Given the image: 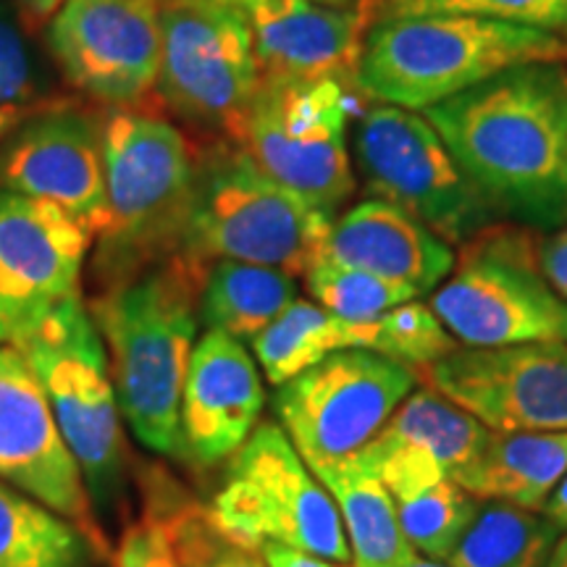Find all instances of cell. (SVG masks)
I'll return each mask as SVG.
<instances>
[{
  "instance_id": "cell-1",
  "label": "cell",
  "mask_w": 567,
  "mask_h": 567,
  "mask_svg": "<svg viewBox=\"0 0 567 567\" xmlns=\"http://www.w3.org/2000/svg\"><path fill=\"white\" fill-rule=\"evenodd\" d=\"M423 116L502 221L567 226V71L523 63Z\"/></svg>"
},
{
  "instance_id": "cell-2",
  "label": "cell",
  "mask_w": 567,
  "mask_h": 567,
  "mask_svg": "<svg viewBox=\"0 0 567 567\" xmlns=\"http://www.w3.org/2000/svg\"><path fill=\"white\" fill-rule=\"evenodd\" d=\"M203 279V268L176 252L109 284L90 302L118 410L155 455L184 460L182 392L200 323Z\"/></svg>"
},
{
  "instance_id": "cell-3",
  "label": "cell",
  "mask_w": 567,
  "mask_h": 567,
  "mask_svg": "<svg viewBox=\"0 0 567 567\" xmlns=\"http://www.w3.org/2000/svg\"><path fill=\"white\" fill-rule=\"evenodd\" d=\"M542 61H567V40L471 13H373L354 87L384 105L423 113L499 71Z\"/></svg>"
},
{
  "instance_id": "cell-4",
  "label": "cell",
  "mask_w": 567,
  "mask_h": 567,
  "mask_svg": "<svg viewBox=\"0 0 567 567\" xmlns=\"http://www.w3.org/2000/svg\"><path fill=\"white\" fill-rule=\"evenodd\" d=\"M105 221L97 231L95 271L105 281L179 252L197 155L166 118L113 109L101 118Z\"/></svg>"
},
{
  "instance_id": "cell-5",
  "label": "cell",
  "mask_w": 567,
  "mask_h": 567,
  "mask_svg": "<svg viewBox=\"0 0 567 567\" xmlns=\"http://www.w3.org/2000/svg\"><path fill=\"white\" fill-rule=\"evenodd\" d=\"M334 218L274 182L234 142L197 155L179 255L208 271L239 260L305 276L326 255Z\"/></svg>"
},
{
  "instance_id": "cell-6",
  "label": "cell",
  "mask_w": 567,
  "mask_h": 567,
  "mask_svg": "<svg viewBox=\"0 0 567 567\" xmlns=\"http://www.w3.org/2000/svg\"><path fill=\"white\" fill-rule=\"evenodd\" d=\"M216 526L243 547L284 544L352 567L342 515L279 423H260L229 457L208 507Z\"/></svg>"
},
{
  "instance_id": "cell-7",
  "label": "cell",
  "mask_w": 567,
  "mask_h": 567,
  "mask_svg": "<svg viewBox=\"0 0 567 567\" xmlns=\"http://www.w3.org/2000/svg\"><path fill=\"white\" fill-rule=\"evenodd\" d=\"M17 350L51 402L90 499L101 505L122 473V410L105 342L82 292L61 302Z\"/></svg>"
},
{
  "instance_id": "cell-8",
  "label": "cell",
  "mask_w": 567,
  "mask_h": 567,
  "mask_svg": "<svg viewBox=\"0 0 567 567\" xmlns=\"http://www.w3.org/2000/svg\"><path fill=\"white\" fill-rule=\"evenodd\" d=\"M534 239L496 224L463 245L429 302L460 347L567 339V302L538 271Z\"/></svg>"
},
{
  "instance_id": "cell-9",
  "label": "cell",
  "mask_w": 567,
  "mask_h": 567,
  "mask_svg": "<svg viewBox=\"0 0 567 567\" xmlns=\"http://www.w3.org/2000/svg\"><path fill=\"white\" fill-rule=\"evenodd\" d=\"M168 109L239 145L260 90L250 17L234 0H158Z\"/></svg>"
},
{
  "instance_id": "cell-10",
  "label": "cell",
  "mask_w": 567,
  "mask_h": 567,
  "mask_svg": "<svg viewBox=\"0 0 567 567\" xmlns=\"http://www.w3.org/2000/svg\"><path fill=\"white\" fill-rule=\"evenodd\" d=\"M352 158L371 197L408 210L452 247L502 221L423 113L368 109L354 126Z\"/></svg>"
},
{
  "instance_id": "cell-11",
  "label": "cell",
  "mask_w": 567,
  "mask_h": 567,
  "mask_svg": "<svg viewBox=\"0 0 567 567\" xmlns=\"http://www.w3.org/2000/svg\"><path fill=\"white\" fill-rule=\"evenodd\" d=\"M350 80L260 84L239 147L316 210L334 216L354 193L347 124Z\"/></svg>"
},
{
  "instance_id": "cell-12",
  "label": "cell",
  "mask_w": 567,
  "mask_h": 567,
  "mask_svg": "<svg viewBox=\"0 0 567 567\" xmlns=\"http://www.w3.org/2000/svg\"><path fill=\"white\" fill-rule=\"evenodd\" d=\"M417 384L413 368L373 350H339L276 386L279 425L313 473L365 450Z\"/></svg>"
},
{
  "instance_id": "cell-13",
  "label": "cell",
  "mask_w": 567,
  "mask_h": 567,
  "mask_svg": "<svg viewBox=\"0 0 567 567\" xmlns=\"http://www.w3.org/2000/svg\"><path fill=\"white\" fill-rule=\"evenodd\" d=\"M421 379L492 431H567V339L457 347Z\"/></svg>"
},
{
  "instance_id": "cell-14",
  "label": "cell",
  "mask_w": 567,
  "mask_h": 567,
  "mask_svg": "<svg viewBox=\"0 0 567 567\" xmlns=\"http://www.w3.org/2000/svg\"><path fill=\"white\" fill-rule=\"evenodd\" d=\"M161 40L158 0H63L48 30L69 84L116 109L158 87Z\"/></svg>"
},
{
  "instance_id": "cell-15",
  "label": "cell",
  "mask_w": 567,
  "mask_h": 567,
  "mask_svg": "<svg viewBox=\"0 0 567 567\" xmlns=\"http://www.w3.org/2000/svg\"><path fill=\"white\" fill-rule=\"evenodd\" d=\"M92 239L55 205L0 189V344L19 347L80 295Z\"/></svg>"
},
{
  "instance_id": "cell-16",
  "label": "cell",
  "mask_w": 567,
  "mask_h": 567,
  "mask_svg": "<svg viewBox=\"0 0 567 567\" xmlns=\"http://www.w3.org/2000/svg\"><path fill=\"white\" fill-rule=\"evenodd\" d=\"M0 481L82 528L97 551L105 547L87 484L51 402L24 354L11 344H0Z\"/></svg>"
},
{
  "instance_id": "cell-17",
  "label": "cell",
  "mask_w": 567,
  "mask_h": 567,
  "mask_svg": "<svg viewBox=\"0 0 567 567\" xmlns=\"http://www.w3.org/2000/svg\"><path fill=\"white\" fill-rule=\"evenodd\" d=\"M0 189L51 203L97 237L105 221L101 118L40 105L0 145Z\"/></svg>"
},
{
  "instance_id": "cell-18",
  "label": "cell",
  "mask_w": 567,
  "mask_h": 567,
  "mask_svg": "<svg viewBox=\"0 0 567 567\" xmlns=\"http://www.w3.org/2000/svg\"><path fill=\"white\" fill-rule=\"evenodd\" d=\"M264 408V379L245 342L205 331L195 342L182 392L184 460L197 467L229 460L260 425Z\"/></svg>"
},
{
  "instance_id": "cell-19",
  "label": "cell",
  "mask_w": 567,
  "mask_h": 567,
  "mask_svg": "<svg viewBox=\"0 0 567 567\" xmlns=\"http://www.w3.org/2000/svg\"><path fill=\"white\" fill-rule=\"evenodd\" d=\"M250 17L260 84L310 82L323 76L354 82L373 3L326 6L313 0H252Z\"/></svg>"
},
{
  "instance_id": "cell-20",
  "label": "cell",
  "mask_w": 567,
  "mask_h": 567,
  "mask_svg": "<svg viewBox=\"0 0 567 567\" xmlns=\"http://www.w3.org/2000/svg\"><path fill=\"white\" fill-rule=\"evenodd\" d=\"M326 258L429 295L457 264L455 247L381 197L352 205L331 224Z\"/></svg>"
},
{
  "instance_id": "cell-21",
  "label": "cell",
  "mask_w": 567,
  "mask_h": 567,
  "mask_svg": "<svg viewBox=\"0 0 567 567\" xmlns=\"http://www.w3.org/2000/svg\"><path fill=\"white\" fill-rule=\"evenodd\" d=\"M567 473V431H492L452 481L478 502L542 509Z\"/></svg>"
},
{
  "instance_id": "cell-22",
  "label": "cell",
  "mask_w": 567,
  "mask_h": 567,
  "mask_svg": "<svg viewBox=\"0 0 567 567\" xmlns=\"http://www.w3.org/2000/svg\"><path fill=\"white\" fill-rule=\"evenodd\" d=\"M316 478L326 486L342 515L352 567H408L417 559L402 534L392 494L379 476L354 460H347L342 465L318 471Z\"/></svg>"
},
{
  "instance_id": "cell-23",
  "label": "cell",
  "mask_w": 567,
  "mask_h": 567,
  "mask_svg": "<svg viewBox=\"0 0 567 567\" xmlns=\"http://www.w3.org/2000/svg\"><path fill=\"white\" fill-rule=\"evenodd\" d=\"M295 276L279 268L216 260L205 271L197 316L205 331H221L239 342H255L297 297Z\"/></svg>"
},
{
  "instance_id": "cell-24",
  "label": "cell",
  "mask_w": 567,
  "mask_h": 567,
  "mask_svg": "<svg viewBox=\"0 0 567 567\" xmlns=\"http://www.w3.org/2000/svg\"><path fill=\"white\" fill-rule=\"evenodd\" d=\"M371 323L344 321L318 302L295 300L264 334L255 337V360L266 381L281 386L321 363L331 352L368 350Z\"/></svg>"
},
{
  "instance_id": "cell-25",
  "label": "cell",
  "mask_w": 567,
  "mask_h": 567,
  "mask_svg": "<svg viewBox=\"0 0 567 567\" xmlns=\"http://www.w3.org/2000/svg\"><path fill=\"white\" fill-rule=\"evenodd\" d=\"M151 520L179 567H266L260 551L243 547L224 534L213 520L208 505L193 499L172 476L153 471L145 481Z\"/></svg>"
},
{
  "instance_id": "cell-26",
  "label": "cell",
  "mask_w": 567,
  "mask_h": 567,
  "mask_svg": "<svg viewBox=\"0 0 567 567\" xmlns=\"http://www.w3.org/2000/svg\"><path fill=\"white\" fill-rule=\"evenodd\" d=\"M563 536L542 509L481 502L473 523L446 565L452 567H547Z\"/></svg>"
},
{
  "instance_id": "cell-27",
  "label": "cell",
  "mask_w": 567,
  "mask_h": 567,
  "mask_svg": "<svg viewBox=\"0 0 567 567\" xmlns=\"http://www.w3.org/2000/svg\"><path fill=\"white\" fill-rule=\"evenodd\" d=\"M90 549L82 528L0 481V567H84Z\"/></svg>"
},
{
  "instance_id": "cell-28",
  "label": "cell",
  "mask_w": 567,
  "mask_h": 567,
  "mask_svg": "<svg viewBox=\"0 0 567 567\" xmlns=\"http://www.w3.org/2000/svg\"><path fill=\"white\" fill-rule=\"evenodd\" d=\"M394 442H408L431 452L446 473L460 471L486 442L488 429L467 410L431 386L413 389L379 431Z\"/></svg>"
},
{
  "instance_id": "cell-29",
  "label": "cell",
  "mask_w": 567,
  "mask_h": 567,
  "mask_svg": "<svg viewBox=\"0 0 567 567\" xmlns=\"http://www.w3.org/2000/svg\"><path fill=\"white\" fill-rule=\"evenodd\" d=\"M394 505L402 534L415 549V555L434 559V563H446L476 517L481 502L452 478H444L442 484L425 488L410 499L394 502Z\"/></svg>"
},
{
  "instance_id": "cell-30",
  "label": "cell",
  "mask_w": 567,
  "mask_h": 567,
  "mask_svg": "<svg viewBox=\"0 0 567 567\" xmlns=\"http://www.w3.org/2000/svg\"><path fill=\"white\" fill-rule=\"evenodd\" d=\"M305 284H308V292L313 295V300L321 308L352 323L379 321L396 305L415 300L413 289L337 264L326 255L305 274Z\"/></svg>"
},
{
  "instance_id": "cell-31",
  "label": "cell",
  "mask_w": 567,
  "mask_h": 567,
  "mask_svg": "<svg viewBox=\"0 0 567 567\" xmlns=\"http://www.w3.org/2000/svg\"><path fill=\"white\" fill-rule=\"evenodd\" d=\"M457 347L460 342L446 331L434 310L417 300L396 305L379 321H373L371 342H368V350L413 368L417 379L425 368L452 354Z\"/></svg>"
},
{
  "instance_id": "cell-32",
  "label": "cell",
  "mask_w": 567,
  "mask_h": 567,
  "mask_svg": "<svg viewBox=\"0 0 567 567\" xmlns=\"http://www.w3.org/2000/svg\"><path fill=\"white\" fill-rule=\"evenodd\" d=\"M373 13H471L567 40V0H384V9Z\"/></svg>"
},
{
  "instance_id": "cell-33",
  "label": "cell",
  "mask_w": 567,
  "mask_h": 567,
  "mask_svg": "<svg viewBox=\"0 0 567 567\" xmlns=\"http://www.w3.org/2000/svg\"><path fill=\"white\" fill-rule=\"evenodd\" d=\"M38 74L24 32L9 11L0 9V105L34 103Z\"/></svg>"
},
{
  "instance_id": "cell-34",
  "label": "cell",
  "mask_w": 567,
  "mask_h": 567,
  "mask_svg": "<svg viewBox=\"0 0 567 567\" xmlns=\"http://www.w3.org/2000/svg\"><path fill=\"white\" fill-rule=\"evenodd\" d=\"M113 567H179L168 549L166 538L151 520L132 526L113 551Z\"/></svg>"
},
{
  "instance_id": "cell-35",
  "label": "cell",
  "mask_w": 567,
  "mask_h": 567,
  "mask_svg": "<svg viewBox=\"0 0 567 567\" xmlns=\"http://www.w3.org/2000/svg\"><path fill=\"white\" fill-rule=\"evenodd\" d=\"M536 266L555 292L567 302V226L534 239Z\"/></svg>"
},
{
  "instance_id": "cell-36",
  "label": "cell",
  "mask_w": 567,
  "mask_h": 567,
  "mask_svg": "<svg viewBox=\"0 0 567 567\" xmlns=\"http://www.w3.org/2000/svg\"><path fill=\"white\" fill-rule=\"evenodd\" d=\"M260 557H264L266 567H347V565H337L329 563V559L308 555V551L295 549V547H284V544H274L268 542L258 549Z\"/></svg>"
},
{
  "instance_id": "cell-37",
  "label": "cell",
  "mask_w": 567,
  "mask_h": 567,
  "mask_svg": "<svg viewBox=\"0 0 567 567\" xmlns=\"http://www.w3.org/2000/svg\"><path fill=\"white\" fill-rule=\"evenodd\" d=\"M40 105H45V103H40ZM38 103H27V105H21V103H11V105H0V145H3L6 140L11 137L13 132L19 130L21 124L27 122V118L32 116L34 111L40 109Z\"/></svg>"
},
{
  "instance_id": "cell-38",
  "label": "cell",
  "mask_w": 567,
  "mask_h": 567,
  "mask_svg": "<svg viewBox=\"0 0 567 567\" xmlns=\"http://www.w3.org/2000/svg\"><path fill=\"white\" fill-rule=\"evenodd\" d=\"M542 513L547 515L563 534H567V473L559 478V484L555 486V492L549 494V499L544 502Z\"/></svg>"
},
{
  "instance_id": "cell-39",
  "label": "cell",
  "mask_w": 567,
  "mask_h": 567,
  "mask_svg": "<svg viewBox=\"0 0 567 567\" xmlns=\"http://www.w3.org/2000/svg\"><path fill=\"white\" fill-rule=\"evenodd\" d=\"M17 3H21V9H24L27 13H32V17L48 19L61 9L63 0H17Z\"/></svg>"
},
{
  "instance_id": "cell-40",
  "label": "cell",
  "mask_w": 567,
  "mask_h": 567,
  "mask_svg": "<svg viewBox=\"0 0 567 567\" xmlns=\"http://www.w3.org/2000/svg\"><path fill=\"white\" fill-rule=\"evenodd\" d=\"M547 567H567V534L559 536V542L547 559Z\"/></svg>"
},
{
  "instance_id": "cell-41",
  "label": "cell",
  "mask_w": 567,
  "mask_h": 567,
  "mask_svg": "<svg viewBox=\"0 0 567 567\" xmlns=\"http://www.w3.org/2000/svg\"><path fill=\"white\" fill-rule=\"evenodd\" d=\"M408 567H452V565H446V563H434V559H421V557H417V559H413V563H410Z\"/></svg>"
},
{
  "instance_id": "cell-42",
  "label": "cell",
  "mask_w": 567,
  "mask_h": 567,
  "mask_svg": "<svg viewBox=\"0 0 567 567\" xmlns=\"http://www.w3.org/2000/svg\"><path fill=\"white\" fill-rule=\"evenodd\" d=\"M252 3V0H250ZM313 3H326V6H347L350 0H313Z\"/></svg>"
},
{
  "instance_id": "cell-43",
  "label": "cell",
  "mask_w": 567,
  "mask_h": 567,
  "mask_svg": "<svg viewBox=\"0 0 567 567\" xmlns=\"http://www.w3.org/2000/svg\"><path fill=\"white\" fill-rule=\"evenodd\" d=\"M234 3H239V6H247V3H250V0H234Z\"/></svg>"
},
{
  "instance_id": "cell-44",
  "label": "cell",
  "mask_w": 567,
  "mask_h": 567,
  "mask_svg": "<svg viewBox=\"0 0 567 567\" xmlns=\"http://www.w3.org/2000/svg\"><path fill=\"white\" fill-rule=\"evenodd\" d=\"M368 3H375V0H368Z\"/></svg>"
}]
</instances>
